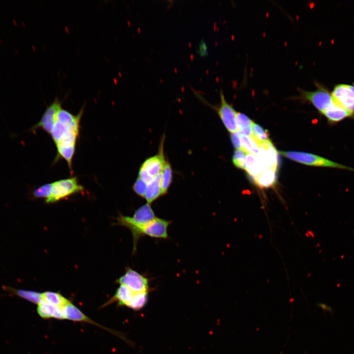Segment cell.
Masks as SVG:
<instances>
[{
  "instance_id": "ac0fdd59",
  "label": "cell",
  "mask_w": 354,
  "mask_h": 354,
  "mask_svg": "<svg viewBox=\"0 0 354 354\" xmlns=\"http://www.w3.org/2000/svg\"><path fill=\"white\" fill-rule=\"evenodd\" d=\"M83 110H81L77 116H74L68 111L61 108L57 113L56 120L64 124L69 125L73 127L79 129V123Z\"/></svg>"
},
{
  "instance_id": "ba28073f",
  "label": "cell",
  "mask_w": 354,
  "mask_h": 354,
  "mask_svg": "<svg viewBox=\"0 0 354 354\" xmlns=\"http://www.w3.org/2000/svg\"><path fill=\"white\" fill-rule=\"evenodd\" d=\"M118 282L136 292H148L149 279L136 271L128 268Z\"/></svg>"
},
{
  "instance_id": "7c38bea8",
  "label": "cell",
  "mask_w": 354,
  "mask_h": 354,
  "mask_svg": "<svg viewBox=\"0 0 354 354\" xmlns=\"http://www.w3.org/2000/svg\"><path fill=\"white\" fill-rule=\"evenodd\" d=\"M63 307L54 306L41 300L37 304V312L43 319H65Z\"/></svg>"
},
{
  "instance_id": "e575fe53",
  "label": "cell",
  "mask_w": 354,
  "mask_h": 354,
  "mask_svg": "<svg viewBox=\"0 0 354 354\" xmlns=\"http://www.w3.org/2000/svg\"><path fill=\"white\" fill-rule=\"evenodd\" d=\"M279 354H283V351H281Z\"/></svg>"
},
{
  "instance_id": "44dd1931",
  "label": "cell",
  "mask_w": 354,
  "mask_h": 354,
  "mask_svg": "<svg viewBox=\"0 0 354 354\" xmlns=\"http://www.w3.org/2000/svg\"><path fill=\"white\" fill-rule=\"evenodd\" d=\"M41 300L50 304L59 307H63L70 302L60 294L49 291L41 293Z\"/></svg>"
},
{
  "instance_id": "f546056e",
  "label": "cell",
  "mask_w": 354,
  "mask_h": 354,
  "mask_svg": "<svg viewBox=\"0 0 354 354\" xmlns=\"http://www.w3.org/2000/svg\"><path fill=\"white\" fill-rule=\"evenodd\" d=\"M52 189L53 183H47L35 189L33 192V195L35 198H45L46 200L51 196Z\"/></svg>"
},
{
  "instance_id": "3957f363",
  "label": "cell",
  "mask_w": 354,
  "mask_h": 354,
  "mask_svg": "<svg viewBox=\"0 0 354 354\" xmlns=\"http://www.w3.org/2000/svg\"><path fill=\"white\" fill-rule=\"evenodd\" d=\"M164 137L162 138L158 153L147 158L141 165L138 177L146 182H149L161 174L166 162L164 154Z\"/></svg>"
},
{
  "instance_id": "d6986e66",
  "label": "cell",
  "mask_w": 354,
  "mask_h": 354,
  "mask_svg": "<svg viewBox=\"0 0 354 354\" xmlns=\"http://www.w3.org/2000/svg\"><path fill=\"white\" fill-rule=\"evenodd\" d=\"M264 170L256 155L249 153L246 155L245 170L252 177V179L259 175Z\"/></svg>"
},
{
  "instance_id": "83f0119b",
  "label": "cell",
  "mask_w": 354,
  "mask_h": 354,
  "mask_svg": "<svg viewBox=\"0 0 354 354\" xmlns=\"http://www.w3.org/2000/svg\"><path fill=\"white\" fill-rule=\"evenodd\" d=\"M148 293L147 292L138 293L129 308L137 311L145 307L148 302Z\"/></svg>"
},
{
  "instance_id": "e0dca14e",
  "label": "cell",
  "mask_w": 354,
  "mask_h": 354,
  "mask_svg": "<svg viewBox=\"0 0 354 354\" xmlns=\"http://www.w3.org/2000/svg\"><path fill=\"white\" fill-rule=\"evenodd\" d=\"M63 310L66 319L74 321L85 322L99 326L98 324L88 318L70 302L63 307Z\"/></svg>"
},
{
  "instance_id": "d6a6232c",
  "label": "cell",
  "mask_w": 354,
  "mask_h": 354,
  "mask_svg": "<svg viewBox=\"0 0 354 354\" xmlns=\"http://www.w3.org/2000/svg\"><path fill=\"white\" fill-rule=\"evenodd\" d=\"M231 139L234 148L236 149H242L239 132L236 131L231 133Z\"/></svg>"
},
{
  "instance_id": "cb8c5ba5",
  "label": "cell",
  "mask_w": 354,
  "mask_h": 354,
  "mask_svg": "<svg viewBox=\"0 0 354 354\" xmlns=\"http://www.w3.org/2000/svg\"><path fill=\"white\" fill-rule=\"evenodd\" d=\"M173 170L168 161H166L164 169L161 173V187L162 195H165L172 182Z\"/></svg>"
},
{
  "instance_id": "6da1fadb",
  "label": "cell",
  "mask_w": 354,
  "mask_h": 354,
  "mask_svg": "<svg viewBox=\"0 0 354 354\" xmlns=\"http://www.w3.org/2000/svg\"><path fill=\"white\" fill-rule=\"evenodd\" d=\"M156 218L150 204H145L138 208L132 217L121 215L118 218V224L129 228L131 231L134 240V249L140 237V232L144 226Z\"/></svg>"
},
{
  "instance_id": "5b68a950",
  "label": "cell",
  "mask_w": 354,
  "mask_h": 354,
  "mask_svg": "<svg viewBox=\"0 0 354 354\" xmlns=\"http://www.w3.org/2000/svg\"><path fill=\"white\" fill-rule=\"evenodd\" d=\"M300 95L302 98L310 102L321 114L333 103L331 92L325 87L319 84L315 90H301Z\"/></svg>"
},
{
  "instance_id": "5bb4252c",
  "label": "cell",
  "mask_w": 354,
  "mask_h": 354,
  "mask_svg": "<svg viewBox=\"0 0 354 354\" xmlns=\"http://www.w3.org/2000/svg\"><path fill=\"white\" fill-rule=\"evenodd\" d=\"M138 293L124 285H120L109 303L117 301L119 305L129 307Z\"/></svg>"
},
{
  "instance_id": "8992f818",
  "label": "cell",
  "mask_w": 354,
  "mask_h": 354,
  "mask_svg": "<svg viewBox=\"0 0 354 354\" xmlns=\"http://www.w3.org/2000/svg\"><path fill=\"white\" fill-rule=\"evenodd\" d=\"M220 103L218 107L212 106L220 118L227 130L231 133L237 131L236 115L237 112L226 101L222 92L220 91Z\"/></svg>"
},
{
  "instance_id": "7402d4cb",
  "label": "cell",
  "mask_w": 354,
  "mask_h": 354,
  "mask_svg": "<svg viewBox=\"0 0 354 354\" xmlns=\"http://www.w3.org/2000/svg\"><path fill=\"white\" fill-rule=\"evenodd\" d=\"M236 123L239 133L243 135L251 137L253 121L245 115L237 113Z\"/></svg>"
},
{
  "instance_id": "9c48e42d",
  "label": "cell",
  "mask_w": 354,
  "mask_h": 354,
  "mask_svg": "<svg viewBox=\"0 0 354 354\" xmlns=\"http://www.w3.org/2000/svg\"><path fill=\"white\" fill-rule=\"evenodd\" d=\"M61 102L56 97L52 104L47 107L41 119L31 128V130L42 128L49 134H51L56 121L58 112L61 108Z\"/></svg>"
},
{
  "instance_id": "1f68e13d",
  "label": "cell",
  "mask_w": 354,
  "mask_h": 354,
  "mask_svg": "<svg viewBox=\"0 0 354 354\" xmlns=\"http://www.w3.org/2000/svg\"><path fill=\"white\" fill-rule=\"evenodd\" d=\"M147 185V183L138 177L135 180L132 189L138 196L144 198Z\"/></svg>"
},
{
  "instance_id": "2e32d148",
  "label": "cell",
  "mask_w": 354,
  "mask_h": 354,
  "mask_svg": "<svg viewBox=\"0 0 354 354\" xmlns=\"http://www.w3.org/2000/svg\"><path fill=\"white\" fill-rule=\"evenodd\" d=\"M161 178V174L147 183L144 197L147 203L151 204L161 196H162Z\"/></svg>"
},
{
  "instance_id": "f1b7e54d",
  "label": "cell",
  "mask_w": 354,
  "mask_h": 354,
  "mask_svg": "<svg viewBox=\"0 0 354 354\" xmlns=\"http://www.w3.org/2000/svg\"><path fill=\"white\" fill-rule=\"evenodd\" d=\"M247 154L242 149H236L232 158L233 164L238 169L245 170V160Z\"/></svg>"
},
{
  "instance_id": "d4e9b609",
  "label": "cell",
  "mask_w": 354,
  "mask_h": 354,
  "mask_svg": "<svg viewBox=\"0 0 354 354\" xmlns=\"http://www.w3.org/2000/svg\"><path fill=\"white\" fill-rule=\"evenodd\" d=\"M240 140L243 150L247 153L257 155L259 151L260 144L252 136L248 137L240 134Z\"/></svg>"
},
{
  "instance_id": "30bf717a",
  "label": "cell",
  "mask_w": 354,
  "mask_h": 354,
  "mask_svg": "<svg viewBox=\"0 0 354 354\" xmlns=\"http://www.w3.org/2000/svg\"><path fill=\"white\" fill-rule=\"evenodd\" d=\"M257 157L263 167L266 169L277 168L278 163V152L270 141L262 143Z\"/></svg>"
},
{
  "instance_id": "4dcf8cb0",
  "label": "cell",
  "mask_w": 354,
  "mask_h": 354,
  "mask_svg": "<svg viewBox=\"0 0 354 354\" xmlns=\"http://www.w3.org/2000/svg\"><path fill=\"white\" fill-rule=\"evenodd\" d=\"M79 133L73 131L69 132L56 144L57 147L75 145Z\"/></svg>"
},
{
  "instance_id": "7a4b0ae2",
  "label": "cell",
  "mask_w": 354,
  "mask_h": 354,
  "mask_svg": "<svg viewBox=\"0 0 354 354\" xmlns=\"http://www.w3.org/2000/svg\"><path fill=\"white\" fill-rule=\"evenodd\" d=\"M283 156L304 165L345 170L354 172V168L312 153L298 151H280Z\"/></svg>"
},
{
  "instance_id": "484cf974",
  "label": "cell",
  "mask_w": 354,
  "mask_h": 354,
  "mask_svg": "<svg viewBox=\"0 0 354 354\" xmlns=\"http://www.w3.org/2000/svg\"><path fill=\"white\" fill-rule=\"evenodd\" d=\"M58 156L62 157L67 162L69 169L71 170L72 160L75 153V145L58 147Z\"/></svg>"
},
{
  "instance_id": "52a82bcc",
  "label": "cell",
  "mask_w": 354,
  "mask_h": 354,
  "mask_svg": "<svg viewBox=\"0 0 354 354\" xmlns=\"http://www.w3.org/2000/svg\"><path fill=\"white\" fill-rule=\"evenodd\" d=\"M331 93L333 102L344 109L354 113V86L341 84Z\"/></svg>"
},
{
  "instance_id": "836d02e7",
  "label": "cell",
  "mask_w": 354,
  "mask_h": 354,
  "mask_svg": "<svg viewBox=\"0 0 354 354\" xmlns=\"http://www.w3.org/2000/svg\"><path fill=\"white\" fill-rule=\"evenodd\" d=\"M318 306L321 308L323 310L327 311L330 313H332L333 310L332 308L329 306L327 305L326 304L323 303H318Z\"/></svg>"
},
{
  "instance_id": "4fadbf2b",
  "label": "cell",
  "mask_w": 354,
  "mask_h": 354,
  "mask_svg": "<svg viewBox=\"0 0 354 354\" xmlns=\"http://www.w3.org/2000/svg\"><path fill=\"white\" fill-rule=\"evenodd\" d=\"M322 114L330 123H336L349 118H354V113L350 112L333 103Z\"/></svg>"
},
{
  "instance_id": "4316f807",
  "label": "cell",
  "mask_w": 354,
  "mask_h": 354,
  "mask_svg": "<svg viewBox=\"0 0 354 354\" xmlns=\"http://www.w3.org/2000/svg\"><path fill=\"white\" fill-rule=\"evenodd\" d=\"M252 137L260 144L270 141L267 130L254 122L252 125Z\"/></svg>"
},
{
  "instance_id": "8fae6325",
  "label": "cell",
  "mask_w": 354,
  "mask_h": 354,
  "mask_svg": "<svg viewBox=\"0 0 354 354\" xmlns=\"http://www.w3.org/2000/svg\"><path fill=\"white\" fill-rule=\"evenodd\" d=\"M171 222L170 221L156 217L142 228L140 232V237L148 236L156 238L167 239L169 238L167 229Z\"/></svg>"
},
{
  "instance_id": "277c9868",
  "label": "cell",
  "mask_w": 354,
  "mask_h": 354,
  "mask_svg": "<svg viewBox=\"0 0 354 354\" xmlns=\"http://www.w3.org/2000/svg\"><path fill=\"white\" fill-rule=\"evenodd\" d=\"M83 190L84 187L78 183L75 177L59 180L53 183L51 195L45 201L47 203H55Z\"/></svg>"
},
{
  "instance_id": "ffe728a7",
  "label": "cell",
  "mask_w": 354,
  "mask_h": 354,
  "mask_svg": "<svg viewBox=\"0 0 354 354\" xmlns=\"http://www.w3.org/2000/svg\"><path fill=\"white\" fill-rule=\"evenodd\" d=\"M72 131L79 132V129L56 120L51 134L53 140L57 144L66 134Z\"/></svg>"
},
{
  "instance_id": "9a60e30c",
  "label": "cell",
  "mask_w": 354,
  "mask_h": 354,
  "mask_svg": "<svg viewBox=\"0 0 354 354\" xmlns=\"http://www.w3.org/2000/svg\"><path fill=\"white\" fill-rule=\"evenodd\" d=\"M277 168H270L265 169L253 180L261 188H267L274 185L276 181Z\"/></svg>"
},
{
  "instance_id": "603a6c76",
  "label": "cell",
  "mask_w": 354,
  "mask_h": 354,
  "mask_svg": "<svg viewBox=\"0 0 354 354\" xmlns=\"http://www.w3.org/2000/svg\"><path fill=\"white\" fill-rule=\"evenodd\" d=\"M13 294L38 304L41 300V294L35 291L6 288Z\"/></svg>"
}]
</instances>
